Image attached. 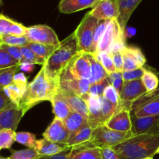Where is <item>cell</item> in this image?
Instances as JSON below:
<instances>
[{
	"instance_id": "obj_1",
	"label": "cell",
	"mask_w": 159,
	"mask_h": 159,
	"mask_svg": "<svg viewBox=\"0 0 159 159\" xmlns=\"http://www.w3.org/2000/svg\"><path fill=\"white\" fill-rule=\"evenodd\" d=\"M77 38L75 33L71 34L62 41L51 57L42 66L48 80L60 83L61 77L65 69L73 58L79 52Z\"/></svg>"
},
{
	"instance_id": "obj_2",
	"label": "cell",
	"mask_w": 159,
	"mask_h": 159,
	"mask_svg": "<svg viewBox=\"0 0 159 159\" xmlns=\"http://www.w3.org/2000/svg\"><path fill=\"white\" fill-rule=\"evenodd\" d=\"M60 88V83L48 80L42 66L32 82L28 84L20 103L24 114L42 101H49L55 96Z\"/></svg>"
},
{
	"instance_id": "obj_3",
	"label": "cell",
	"mask_w": 159,
	"mask_h": 159,
	"mask_svg": "<svg viewBox=\"0 0 159 159\" xmlns=\"http://www.w3.org/2000/svg\"><path fill=\"white\" fill-rule=\"evenodd\" d=\"M159 147V132L134 135L113 147L123 159H142L155 155Z\"/></svg>"
},
{
	"instance_id": "obj_4",
	"label": "cell",
	"mask_w": 159,
	"mask_h": 159,
	"mask_svg": "<svg viewBox=\"0 0 159 159\" xmlns=\"http://www.w3.org/2000/svg\"><path fill=\"white\" fill-rule=\"evenodd\" d=\"M133 136H134V134L131 130L129 132H120L102 124L94 128L89 142L81 146L96 147L100 149L104 147H113Z\"/></svg>"
},
{
	"instance_id": "obj_5",
	"label": "cell",
	"mask_w": 159,
	"mask_h": 159,
	"mask_svg": "<svg viewBox=\"0 0 159 159\" xmlns=\"http://www.w3.org/2000/svg\"><path fill=\"white\" fill-rule=\"evenodd\" d=\"M98 20L92 16L89 12L85 13L78 27L75 31V35L77 38L79 51L94 55L93 40L94 32L97 25Z\"/></svg>"
},
{
	"instance_id": "obj_6",
	"label": "cell",
	"mask_w": 159,
	"mask_h": 159,
	"mask_svg": "<svg viewBox=\"0 0 159 159\" xmlns=\"http://www.w3.org/2000/svg\"><path fill=\"white\" fill-rule=\"evenodd\" d=\"M124 46H126L125 34L121 31L117 20L116 19L111 20L107 26L102 39L99 41L97 52H102V51L110 52L116 47Z\"/></svg>"
},
{
	"instance_id": "obj_7",
	"label": "cell",
	"mask_w": 159,
	"mask_h": 159,
	"mask_svg": "<svg viewBox=\"0 0 159 159\" xmlns=\"http://www.w3.org/2000/svg\"><path fill=\"white\" fill-rule=\"evenodd\" d=\"M130 111L138 117L159 115V89L151 93L147 92L134 101Z\"/></svg>"
},
{
	"instance_id": "obj_8",
	"label": "cell",
	"mask_w": 159,
	"mask_h": 159,
	"mask_svg": "<svg viewBox=\"0 0 159 159\" xmlns=\"http://www.w3.org/2000/svg\"><path fill=\"white\" fill-rule=\"evenodd\" d=\"M75 77L78 79H88L91 77V65L87 53L79 51L71 61L61 77Z\"/></svg>"
},
{
	"instance_id": "obj_9",
	"label": "cell",
	"mask_w": 159,
	"mask_h": 159,
	"mask_svg": "<svg viewBox=\"0 0 159 159\" xmlns=\"http://www.w3.org/2000/svg\"><path fill=\"white\" fill-rule=\"evenodd\" d=\"M26 36L30 42L59 46L61 41L55 31L47 25H34L27 27Z\"/></svg>"
},
{
	"instance_id": "obj_10",
	"label": "cell",
	"mask_w": 159,
	"mask_h": 159,
	"mask_svg": "<svg viewBox=\"0 0 159 159\" xmlns=\"http://www.w3.org/2000/svg\"><path fill=\"white\" fill-rule=\"evenodd\" d=\"M147 93L145 87L141 79L131 81H124L122 90L120 94V104L123 108L131 109V104Z\"/></svg>"
},
{
	"instance_id": "obj_11",
	"label": "cell",
	"mask_w": 159,
	"mask_h": 159,
	"mask_svg": "<svg viewBox=\"0 0 159 159\" xmlns=\"http://www.w3.org/2000/svg\"><path fill=\"white\" fill-rule=\"evenodd\" d=\"M24 115L23 109L19 104L11 103L3 110L0 111V129H9L16 131Z\"/></svg>"
},
{
	"instance_id": "obj_12",
	"label": "cell",
	"mask_w": 159,
	"mask_h": 159,
	"mask_svg": "<svg viewBox=\"0 0 159 159\" xmlns=\"http://www.w3.org/2000/svg\"><path fill=\"white\" fill-rule=\"evenodd\" d=\"M70 134L63 120L55 117L51 125L43 132V137L47 140L66 146Z\"/></svg>"
},
{
	"instance_id": "obj_13",
	"label": "cell",
	"mask_w": 159,
	"mask_h": 159,
	"mask_svg": "<svg viewBox=\"0 0 159 159\" xmlns=\"http://www.w3.org/2000/svg\"><path fill=\"white\" fill-rule=\"evenodd\" d=\"M131 131L134 135L158 132V123L159 115L138 117L131 114Z\"/></svg>"
},
{
	"instance_id": "obj_14",
	"label": "cell",
	"mask_w": 159,
	"mask_h": 159,
	"mask_svg": "<svg viewBox=\"0 0 159 159\" xmlns=\"http://www.w3.org/2000/svg\"><path fill=\"white\" fill-rule=\"evenodd\" d=\"M90 14L98 20H113L119 16L117 0H100L89 11Z\"/></svg>"
},
{
	"instance_id": "obj_15",
	"label": "cell",
	"mask_w": 159,
	"mask_h": 159,
	"mask_svg": "<svg viewBox=\"0 0 159 159\" xmlns=\"http://www.w3.org/2000/svg\"><path fill=\"white\" fill-rule=\"evenodd\" d=\"M105 125L114 130L129 132L132 129L131 111L126 108H121L106 122Z\"/></svg>"
},
{
	"instance_id": "obj_16",
	"label": "cell",
	"mask_w": 159,
	"mask_h": 159,
	"mask_svg": "<svg viewBox=\"0 0 159 159\" xmlns=\"http://www.w3.org/2000/svg\"><path fill=\"white\" fill-rule=\"evenodd\" d=\"M82 98L85 100L88 105L89 123L93 126V129L104 124L105 123L102 115L100 97H94L89 94H86L82 96Z\"/></svg>"
},
{
	"instance_id": "obj_17",
	"label": "cell",
	"mask_w": 159,
	"mask_h": 159,
	"mask_svg": "<svg viewBox=\"0 0 159 159\" xmlns=\"http://www.w3.org/2000/svg\"><path fill=\"white\" fill-rule=\"evenodd\" d=\"M91 83L88 79L64 77L60 80V87L82 97L89 93Z\"/></svg>"
},
{
	"instance_id": "obj_18",
	"label": "cell",
	"mask_w": 159,
	"mask_h": 159,
	"mask_svg": "<svg viewBox=\"0 0 159 159\" xmlns=\"http://www.w3.org/2000/svg\"><path fill=\"white\" fill-rule=\"evenodd\" d=\"M117 1L119 5V16L116 20L121 31L125 34L127 22L130 20L134 11L137 9L138 5L143 0H117Z\"/></svg>"
},
{
	"instance_id": "obj_19",
	"label": "cell",
	"mask_w": 159,
	"mask_h": 159,
	"mask_svg": "<svg viewBox=\"0 0 159 159\" xmlns=\"http://www.w3.org/2000/svg\"><path fill=\"white\" fill-rule=\"evenodd\" d=\"M100 0H61L58 9L65 14H71L88 8H93Z\"/></svg>"
},
{
	"instance_id": "obj_20",
	"label": "cell",
	"mask_w": 159,
	"mask_h": 159,
	"mask_svg": "<svg viewBox=\"0 0 159 159\" xmlns=\"http://www.w3.org/2000/svg\"><path fill=\"white\" fill-rule=\"evenodd\" d=\"M93 131V126L89 123H87L80 129L70 134L66 146L72 148L88 143L92 138Z\"/></svg>"
},
{
	"instance_id": "obj_21",
	"label": "cell",
	"mask_w": 159,
	"mask_h": 159,
	"mask_svg": "<svg viewBox=\"0 0 159 159\" xmlns=\"http://www.w3.org/2000/svg\"><path fill=\"white\" fill-rule=\"evenodd\" d=\"M27 32V27L21 23L11 20L3 14L0 16V35L24 36Z\"/></svg>"
},
{
	"instance_id": "obj_22",
	"label": "cell",
	"mask_w": 159,
	"mask_h": 159,
	"mask_svg": "<svg viewBox=\"0 0 159 159\" xmlns=\"http://www.w3.org/2000/svg\"><path fill=\"white\" fill-rule=\"evenodd\" d=\"M59 91L61 92L62 96L65 98L67 102L68 103V104L71 107V108L72 109V111L79 112V113L82 114V115L88 118V105H87L85 100L82 97L79 96V95L75 94L72 93V92H70L68 90H65V89L61 88V87L59 88Z\"/></svg>"
},
{
	"instance_id": "obj_23",
	"label": "cell",
	"mask_w": 159,
	"mask_h": 159,
	"mask_svg": "<svg viewBox=\"0 0 159 159\" xmlns=\"http://www.w3.org/2000/svg\"><path fill=\"white\" fill-rule=\"evenodd\" d=\"M70 148L71 147H68L65 145L54 143L45 138L37 140L35 146V149L42 156L54 155V154L64 152Z\"/></svg>"
},
{
	"instance_id": "obj_24",
	"label": "cell",
	"mask_w": 159,
	"mask_h": 159,
	"mask_svg": "<svg viewBox=\"0 0 159 159\" xmlns=\"http://www.w3.org/2000/svg\"><path fill=\"white\" fill-rule=\"evenodd\" d=\"M70 159H102L101 149L96 147L79 146L70 150Z\"/></svg>"
},
{
	"instance_id": "obj_25",
	"label": "cell",
	"mask_w": 159,
	"mask_h": 159,
	"mask_svg": "<svg viewBox=\"0 0 159 159\" xmlns=\"http://www.w3.org/2000/svg\"><path fill=\"white\" fill-rule=\"evenodd\" d=\"M51 103L52 104L53 113L56 118L64 120L72 112V109L59 90L57 94L51 99Z\"/></svg>"
},
{
	"instance_id": "obj_26",
	"label": "cell",
	"mask_w": 159,
	"mask_h": 159,
	"mask_svg": "<svg viewBox=\"0 0 159 159\" xmlns=\"http://www.w3.org/2000/svg\"><path fill=\"white\" fill-rule=\"evenodd\" d=\"M87 56H88L90 65H91V77L89 79L91 84L107 78L109 73L106 71V70L103 68L100 62L98 60L96 55L93 54H90V53H87Z\"/></svg>"
},
{
	"instance_id": "obj_27",
	"label": "cell",
	"mask_w": 159,
	"mask_h": 159,
	"mask_svg": "<svg viewBox=\"0 0 159 159\" xmlns=\"http://www.w3.org/2000/svg\"><path fill=\"white\" fill-rule=\"evenodd\" d=\"M63 121L70 133L75 132L76 130L82 127L84 125L89 123L87 117L79 112H75V111H72L70 115Z\"/></svg>"
},
{
	"instance_id": "obj_28",
	"label": "cell",
	"mask_w": 159,
	"mask_h": 159,
	"mask_svg": "<svg viewBox=\"0 0 159 159\" xmlns=\"http://www.w3.org/2000/svg\"><path fill=\"white\" fill-rule=\"evenodd\" d=\"M26 46L29 47L38 57L41 58L46 62L58 47L54 46V45H44V44L36 43V42H30Z\"/></svg>"
},
{
	"instance_id": "obj_29",
	"label": "cell",
	"mask_w": 159,
	"mask_h": 159,
	"mask_svg": "<svg viewBox=\"0 0 159 159\" xmlns=\"http://www.w3.org/2000/svg\"><path fill=\"white\" fill-rule=\"evenodd\" d=\"M141 80H142L143 84H144V87L147 90V92H148V93L155 91L158 89V76H157L156 73L151 71V70L145 69L144 75L141 78Z\"/></svg>"
},
{
	"instance_id": "obj_30",
	"label": "cell",
	"mask_w": 159,
	"mask_h": 159,
	"mask_svg": "<svg viewBox=\"0 0 159 159\" xmlns=\"http://www.w3.org/2000/svg\"><path fill=\"white\" fill-rule=\"evenodd\" d=\"M43 156L38 151L33 147L19 151H11V155L8 157L9 159H40Z\"/></svg>"
},
{
	"instance_id": "obj_31",
	"label": "cell",
	"mask_w": 159,
	"mask_h": 159,
	"mask_svg": "<svg viewBox=\"0 0 159 159\" xmlns=\"http://www.w3.org/2000/svg\"><path fill=\"white\" fill-rule=\"evenodd\" d=\"M2 45H11V46L16 47H23L26 46L30 43L27 37L18 35H11V34H4L0 35Z\"/></svg>"
},
{
	"instance_id": "obj_32",
	"label": "cell",
	"mask_w": 159,
	"mask_h": 159,
	"mask_svg": "<svg viewBox=\"0 0 159 159\" xmlns=\"http://www.w3.org/2000/svg\"><path fill=\"white\" fill-rule=\"evenodd\" d=\"M20 68V65H18L0 70V87H1V89L7 87L13 82L14 76L16 74L17 71Z\"/></svg>"
},
{
	"instance_id": "obj_33",
	"label": "cell",
	"mask_w": 159,
	"mask_h": 159,
	"mask_svg": "<svg viewBox=\"0 0 159 159\" xmlns=\"http://www.w3.org/2000/svg\"><path fill=\"white\" fill-rule=\"evenodd\" d=\"M16 131L12 129H0V149H10L16 142Z\"/></svg>"
},
{
	"instance_id": "obj_34",
	"label": "cell",
	"mask_w": 159,
	"mask_h": 159,
	"mask_svg": "<svg viewBox=\"0 0 159 159\" xmlns=\"http://www.w3.org/2000/svg\"><path fill=\"white\" fill-rule=\"evenodd\" d=\"M2 90H4L6 95L12 100V102L20 105L22 98H23V94L25 93L24 90H22L20 87H18L13 82L11 84H9V86H7V87L2 88Z\"/></svg>"
},
{
	"instance_id": "obj_35",
	"label": "cell",
	"mask_w": 159,
	"mask_h": 159,
	"mask_svg": "<svg viewBox=\"0 0 159 159\" xmlns=\"http://www.w3.org/2000/svg\"><path fill=\"white\" fill-rule=\"evenodd\" d=\"M95 55H96V57L100 62V63L102 64L103 68L105 69L106 71L109 74L116 71V69L114 65V62H113V58H112L111 54L110 52H107V51L97 52Z\"/></svg>"
},
{
	"instance_id": "obj_36",
	"label": "cell",
	"mask_w": 159,
	"mask_h": 159,
	"mask_svg": "<svg viewBox=\"0 0 159 159\" xmlns=\"http://www.w3.org/2000/svg\"><path fill=\"white\" fill-rule=\"evenodd\" d=\"M101 98V107H102V115L103 117L104 123L107 121L110 118H111L120 108V106H117L113 104L111 101L106 99L103 96L100 97ZM105 124V123H104Z\"/></svg>"
},
{
	"instance_id": "obj_37",
	"label": "cell",
	"mask_w": 159,
	"mask_h": 159,
	"mask_svg": "<svg viewBox=\"0 0 159 159\" xmlns=\"http://www.w3.org/2000/svg\"><path fill=\"white\" fill-rule=\"evenodd\" d=\"M111 20H99L97 25L96 26L94 32V40H93V49H94V55L97 52L98 45L99 41L102 39L107 26L110 23Z\"/></svg>"
},
{
	"instance_id": "obj_38",
	"label": "cell",
	"mask_w": 159,
	"mask_h": 159,
	"mask_svg": "<svg viewBox=\"0 0 159 159\" xmlns=\"http://www.w3.org/2000/svg\"><path fill=\"white\" fill-rule=\"evenodd\" d=\"M16 142L27 147L35 148L37 139L36 135L29 132H18L16 134Z\"/></svg>"
},
{
	"instance_id": "obj_39",
	"label": "cell",
	"mask_w": 159,
	"mask_h": 159,
	"mask_svg": "<svg viewBox=\"0 0 159 159\" xmlns=\"http://www.w3.org/2000/svg\"><path fill=\"white\" fill-rule=\"evenodd\" d=\"M21 48L22 53H23V58H24V62H27V63L31 64H38V65H43L46 62V61L43 60L41 58L38 57L29 47L23 46L20 47Z\"/></svg>"
},
{
	"instance_id": "obj_40",
	"label": "cell",
	"mask_w": 159,
	"mask_h": 159,
	"mask_svg": "<svg viewBox=\"0 0 159 159\" xmlns=\"http://www.w3.org/2000/svg\"><path fill=\"white\" fill-rule=\"evenodd\" d=\"M124 51L130 55V57L136 62V63L139 65V67H144L146 62V58L141 50L138 47L126 46L124 48Z\"/></svg>"
},
{
	"instance_id": "obj_41",
	"label": "cell",
	"mask_w": 159,
	"mask_h": 159,
	"mask_svg": "<svg viewBox=\"0 0 159 159\" xmlns=\"http://www.w3.org/2000/svg\"><path fill=\"white\" fill-rule=\"evenodd\" d=\"M18 65H21V63L14 59L7 51L0 48V70Z\"/></svg>"
},
{
	"instance_id": "obj_42",
	"label": "cell",
	"mask_w": 159,
	"mask_h": 159,
	"mask_svg": "<svg viewBox=\"0 0 159 159\" xmlns=\"http://www.w3.org/2000/svg\"><path fill=\"white\" fill-rule=\"evenodd\" d=\"M109 85H110V82L107 80V78H106L102 80L91 84L88 94L94 97H102L103 95L106 88Z\"/></svg>"
},
{
	"instance_id": "obj_43",
	"label": "cell",
	"mask_w": 159,
	"mask_h": 159,
	"mask_svg": "<svg viewBox=\"0 0 159 159\" xmlns=\"http://www.w3.org/2000/svg\"><path fill=\"white\" fill-rule=\"evenodd\" d=\"M107 80L110 82V85L113 86L120 94L124 83V77H123V72L116 71L114 73H110L107 76Z\"/></svg>"
},
{
	"instance_id": "obj_44",
	"label": "cell",
	"mask_w": 159,
	"mask_h": 159,
	"mask_svg": "<svg viewBox=\"0 0 159 159\" xmlns=\"http://www.w3.org/2000/svg\"><path fill=\"white\" fill-rule=\"evenodd\" d=\"M124 47H116L110 52L111 54L112 58H113L116 71H124V57H123L122 51Z\"/></svg>"
},
{
	"instance_id": "obj_45",
	"label": "cell",
	"mask_w": 159,
	"mask_h": 159,
	"mask_svg": "<svg viewBox=\"0 0 159 159\" xmlns=\"http://www.w3.org/2000/svg\"><path fill=\"white\" fill-rule=\"evenodd\" d=\"M102 96H103L106 99L108 100V101H111L113 104H116V105L117 106L120 105L121 101L120 97V93L113 87V86L110 85V84L106 88Z\"/></svg>"
},
{
	"instance_id": "obj_46",
	"label": "cell",
	"mask_w": 159,
	"mask_h": 159,
	"mask_svg": "<svg viewBox=\"0 0 159 159\" xmlns=\"http://www.w3.org/2000/svg\"><path fill=\"white\" fill-rule=\"evenodd\" d=\"M0 48L3 49L4 51H7L9 55H11L14 59H16L21 64L24 62V58H23V53H22L21 48L20 47L11 46V45H2V44H0Z\"/></svg>"
},
{
	"instance_id": "obj_47",
	"label": "cell",
	"mask_w": 159,
	"mask_h": 159,
	"mask_svg": "<svg viewBox=\"0 0 159 159\" xmlns=\"http://www.w3.org/2000/svg\"><path fill=\"white\" fill-rule=\"evenodd\" d=\"M144 70L145 69L144 67H141L136 70L123 71V77H124V81H131L141 79L144 73Z\"/></svg>"
},
{
	"instance_id": "obj_48",
	"label": "cell",
	"mask_w": 159,
	"mask_h": 159,
	"mask_svg": "<svg viewBox=\"0 0 159 159\" xmlns=\"http://www.w3.org/2000/svg\"><path fill=\"white\" fill-rule=\"evenodd\" d=\"M125 48V47H124ZM124 48H123V57H124V71H127V70H136V69L141 68L139 65L136 63L134 60L130 56V55L127 54L124 51Z\"/></svg>"
},
{
	"instance_id": "obj_49",
	"label": "cell",
	"mask_w": 159,
	"mask_h": 159,
	"mask_svg": "<svg viewBox=\"0 0 159 159\" xmlns=\"http://www.w3.org/2000/svg\"><path fill=\"white\" fill-rule=\"evenodd\" d=\"M102 159H123L113 147L101 148Z\"/></svg>"
},
{
	"instance_id": "obj_50",
	"label": "cell",
	"mask_w": 159,
	"mask_h": 159,
	"mask_svg": "<svg viewBox=\"0 0 159 159\" xmlns=\"http://www.w3.org/2000/svg\"><path fill=\"white\" fill-rule=\"evenodd\" d=\"M14 84H16L18 87H20L22 90H23L25 91L26 89V87H27V78L25 76L24 73H16L14 76L13 80Z\"/></svg>"
},
{
	"instance_id": "obj_51",
	"label": "cell",
	"mask_w": 159,
	"mask_h": 159,
	"mask_svg": "<svg viewBox=\"0 0 159 159\" xmlns=\"http://www.w3.org/2000/svg\"><path fill=\"white\" fill-rule=\"evenodd\" d=\"M11 103H12V100L6 95L4 90L1 89V91H0V111L3 110L5 108L9 105Z\"/></svg>"
},
{
	"instance_id": "obj_52",
	"label": "cell",
	"mask_w": 159,
	"mask_h": 159,
	"mask_svg": "<svg viewBox=\"0 0 159 159\" xmlns=\"http://www.w3.org/2000/svg\"><path fill=\"white\" fill-rule=\"evenodd\" d=\"M70 150L71 148L60 154L51 156H43L40 159H70Z\"/></svg>"
},
{
	"instance_id": "obj_53",
	"label": "cell",
	"mask_w": 159,
	"mask_h": 159,
	"mask_svg": "<svg viewBox=\"0 0 159 159\" xmlns=\"http://www.w3.org/2000/svg\"><path fill=\"white\" fill-rule=\"evenodd\" d=\"M33 65L34 64L31 63H27V62H25V63H22L20 65V68L22 70H25L26 72H30L33 70Z\"/></svg>"
},
{
	"instance_id": "obj_54",
	"label": "cell",
	"mask_w": 159,
	"mask_h": 159,
	"mask_svg": "<svg viewBox=\"0 0 159 159\" xmlns=\"http://www.w3.org/2000/svg\"><path fill=\"white\" fill-rule=\"evenodd\" d=\"M154 156H150V157H144V158L142 159H154L153 158Z\"/></svg>"
},
{
	"instance_id": "obj_55",
	"label": "cell",
	"mask_w": 159,
	"mask_h": 159,
	"mask_svg": "<svg viewBox=\"0 0 159 159\" xmlns=\"http://www.w3.org/2000/svg\"><path fill=\"white\" fill-rule=\"evenodd\" d=\"M155 154H159V147L158 148V150L156 151V153H155Z\"/></svg>"
},
{
	"instance_id": "obj_56",
	"label": "cell",
	"mask_w": 159,
	"mask_h": 159,
	"mask_svg": "<svg viewBox=\"0 0 159 159\" xmlns=\"http://www.w3.org/2000/svg\"><path fill=\"white\" fill-rule=\"evenodd\" d=\"M0 159H9L8 157H0Z\"/></svg>"
},
{
	"instance_id": "obj_57",
	"label": "cell",
	"mask_w": 159,
	"mask_h": 159,
	"mask_svg": "<svg viewBox=\"0 0 159 159\" xmlns=\"http://www.w3.org/2000/svg\"><path fill=\"white\" fill-rule=\"evenodd\" d=\"M158 131L159 132V120H158Z\"/></svg>"
}]
</instances>
